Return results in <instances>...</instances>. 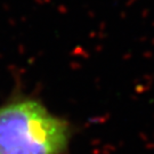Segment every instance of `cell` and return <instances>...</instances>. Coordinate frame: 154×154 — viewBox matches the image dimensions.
<instances>
[{"label":"cell","instance_id":"cell-1","mask_svg":"<svg viewBox=\"0 0 154 154\" xmlns=\"http://www.w3.org/2000/svg\"><path fill=\"white\" fill-rule=\"evenodd\" d=\"M73 128L40 100L15 98L0 106V154H64Z\"/></svg>","mask_w":154,"mask_h":154}]
</instances>
